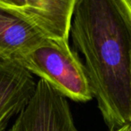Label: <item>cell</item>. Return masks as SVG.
Here are the masks:
<instances>
[{
	"label": "cell",
	"instance_id": "4",
	"mask_svg": "<svg viewBox=\"0 0 131 131\" xmlns=\"http://www.w3.org/2000/svg\"><path fill=\"white\" fill-rule=\"evenodd\" d=\"M48 36L23 13L0 6V58L18 62Z\"/></svg>",
	"mask_w": 131,
	"mask_h": 131
},
{
	"label": "cell",
	"instance_id": "9",
	"mask_svg": "<svg viewBox=\"0 0 131 131\" xmlns=\"http://www.w3.org/2000/svg\"><path fill=\"white\" fill-rule=\"evenodd\" d=\"M123 1H124V3L126 4L128 8L129 9V11L131 12V0H123Z\"/></svg>",
	"mask_w": 131,
	"mask_h": 131
},
{
	"label": "cell",
	"instance_id": "1",
	"mask_svg": "<svg viewBox=\"0 0 131 131\" xmlns=\"http://www.w3.org/2000/svg\"><path fill=\"white\" fill-rule=\"evenodd\" d=\"M69 34L110 131L131 123V12L123 0H75Z\"/></svg>",
	"mask_w": 131,
	"mask_h": 131
},
{
	"label": "cell",
	"instance_id": "7",
	"mask_svg": "<svg viewBox=\"0 0 131 131\" xmlns=\"http://www.w3.org/2000/svg\"><path fill=\"white\" fill-rule=\"evenodd\" d=\"M0 6L14 9L26 14L28 11L27 0H0Z\"/></svg>",
	"mask_w": 131,
	"mask_h": 131
},
{
	"label": "cell",
	"instance_id": "8",
	"mask_svg": "<svg viewBox=\"0 0 131 131\" xmlns=\"http://www.w3.org/2000/svg\"><path fill=\"white\" fill-rule=\"evenodd\" d=\"M112 131H131V123L127 124V125H125V126L121 127V128H118V129L112 130Z\"/></svg>",
	"mask_w": 131,
	"mask_h": 131
},
{
	"label": "cell",
	"instance_id": "5",
	"mask_svg": "<svg viewBox=\"0 0 131 131\" xmlns=\"http://www.w3.org/2000/svg\"><path fill=\"white\" fill-rule=\"evenodd\" d=\"M36 85L32 73L18 62L0 58V131L26 106Z\"/></svg>",
	"mask_w": 131,
	"mask_h": 131
},
{
	"label": "cell",
	"instance_id": "3",
	"mask_svg": "<svg viewBox=\"0 0 131 131\" xmlns=\"http://www.w3.org/2000/svg\"><path fill=\"white\" fill-rule=\"evenodd\" d=\"M9 131H79L64 95L43 79Z\"/></svg>",
	"mask_w": 131,
	"mask_h": 131
},
{
	"label": "cell",
	"instance_id": "2",
	"mask_svg": "<svg viewBox=\"0 0 131 131\" xmlns=\"http://www.w3.org/2000/svg\"><path fill=\"white\" fill-rule=\"evenodd\" d=\"M18 63L66 98L85 103L93 97L84 63L69 47L68 40L48 37Z\"/></svg>",
	"mask_w": 131,
	"mask_h": 131
},
{
	"label": "cell",
	"instance_id": "6",
	"mask_svg": "<svg viewBox=\"0 0 131 131\" xmlns=\"http://www.w3.org/2000/svg\"><path fill=\"white\" fill-rule=\"evenodd\" d=\"M26 15L49 38L68 40L75 0H27Z\"/></svg>",
	"mask_w": 131,
	"mask_h": 131
}]
</instances>
